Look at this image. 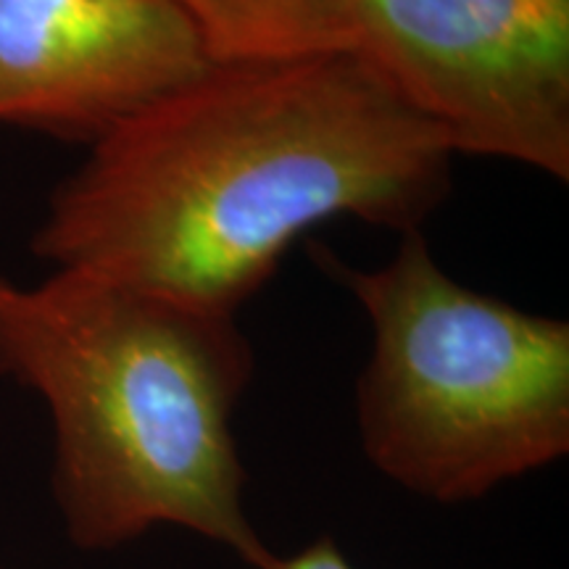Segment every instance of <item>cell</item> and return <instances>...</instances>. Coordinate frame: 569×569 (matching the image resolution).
<instances>
[{
  "instance_id": "6da1fadb",
  "label": "cell",
  "mask_w": 569,
  "mask_h": 569,
  "mask_svg": "<svg viewBox=\"0 0 569 569\" xmlns=\"http://www.w3.org/2000/svg\"><path fill=\"white\" fill-rule=\"evenodd\" d=\"M451 161L353 51L209 63L92 142L32 251L234 317L311 227L419 230Z\"/></svg>"
},
{
  "instance_id": "7a4b0ae2",
  "label": "cell",
  "mask_w": 569,
  "mask_h": 569,
  "mask_svg": "<svg viewBox=\"0 0 569 569\" xmlns=\"http://www.w3.org/2000/svg\"><path fill=\"white\" fill-rule=\"evenodd\" d=\"M0 375L53 419V493L82 551L184 528L261 569L232 415L253 348L232 315L56 269L0 296Z\"/></svg>"
},
{
  "instance_id": "3957f363",
  "label": "cell",
  "mask_w": 569,
  "mask_h": 569,
  "mask_svg": "<svg viewBox=\"0 0 569 569\" xmlns=\"http://www.w3.org/2000/svg\"><path fill=\"white\" fill-rule=\"evenodd\" d=\"M372 322L359 380L367 459L436 503L480 501L569 451V325L448 277L419 230L380 269L322 253Z\"/></svg>"
},
{
  "instance_id": "277c9868",
  "label": "cell",
  "mask_w": 569,
  "mask_h": 569,
  "mask_svg": "<svg viewBox=\"0 0 569 569\" xmlns=\"http://www.w3.org/2000/svg\"><path fill=\"white\" fill-rule=\"evenodd\" d=\"M351 51L453 153L569 180V0H353Z\"/></svg>"
},
{
  "instance_id": "5b68a950",
  "label": "cell",
  "mask_w": 569,
  "mask_h": 569,
  "mask_svg": "<svg viewBox=\"0 0 569 569\" xmlns=\"http://www.w3.org/2000/svg\"><path fill=\"white\" fill-rule=\"evenodd\" d=\"M209 63L167 0H0V124L92 146Z\"/></svg>"
},
{
  "instance_id": "8992f818",
  "label": "cell",
  "mask_w": 569,
  "mask_h": 569,
  "mask_svg": "<svg viewBox=\"0 0 569 569\" xmlns=\"http://www.w3.org/2000/svg\"><path fill=\"white\" fill-rule=\"evenodd\" d=\"M211 63L315 59L353 48V0H167Z\"/></svg>"
},
{
  "instance_id": "52a82bcc",
  "label": "cell",
  "mask_w": 569,
  "mask_h": 569,
  "mask_svg": "<svg viewBox=\"0 0 569 569\" xmlns=\"http://www.w3.org/2000/svg\"><path fill=\"white\" fill-rule=\"evenodd\" d=\"M261 569H353L351 561L343 557L338 543L332 538H319L303 551L293 553V557H277L269 553Z\"/></svg>"
},
{
  "instance_id": "ba28073f",
  "label": "cell",
  "mask_w": 569,
  "mask_h": 569,
  "mask_svg": "<svg viewBox=\"0 0 569 569\" xmlns=\"http://www.w3.org/2000/svg\"><path fill=\"white\" fill-rule=\"evenodd\" d=\"M11 288V284L9 282H6V280H0V296H3L6 293V290H9Z\"/></svg>"
},
{
  "instance_id": "9c48e42d",
  "label": "cell",
  "mask_w": 569,
  "mask_h": 569,
  "mask_svg": "<svg viewBox=\"0 0 569 569\" xmlns=\"http://www.w3.org/2000/svg\"><path fill=\"white\" fill-rule=\"evenodd\" d=\"M0 569H3V567H0Z\"/></svg>"
}]
</instances>
